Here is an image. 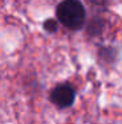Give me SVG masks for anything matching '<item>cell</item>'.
<instances>
[{
	"label": "cell",
	"mask_w": 122,
	"mask_h": 124,
	"mask_svg": "<svg viewBox=\"0 0 122 124\" xmlns=\"http://www.w3.org/2000/svg\"><path fill=\"white\" fill-rule=\"evenodd\" d=\"M57 17L66 28L79 29L85 20V9L79 0H64L57 8Z\"/></svg>",
	"instance_id": "obj_1"
},
{
	"label": "cell",
	"mask_w": 122,
	"mask_h": 124,
	"mask_svg": "<svg viewBox=\"0 0 122 124\" xmlns=\"http://www.w3.org/2000/svg\"><path fill=\"white\" fill-rule=\"evenodd\" d=\"M51 102L59 108H67L72 104L75 99V91L70 85L57 86L51 93Z\"/></svg>",
	"instance_id": "obj_2"
},
{
	"label": "cell",
	"mask_w": 122,
	"mask_h": 124,
	"mask_svg": "<svg viewBox=\"0 0 122 124\" xmlns=\"http://www.w3.org/2000/svg\"><path fill=\"white\" fill-rule=\"evenodd\" d=\"M43 26H45V29L47 32H55L57 28H58V23L55 21V20H47Z\"/></svg>",
	"instance_id": "obj_3"
},
{
	"label": "cell",
	"mask_w": 122,
	"mask_h": 124,
	"mask_svg": "<svg viewBox=\"0 0 122 124\" xmlns=\"http://www.w3.org/2000/svg\"><path fill=\"white\" fill-rule=\"evenodd\" d=\"M88 1L92 3V4H96V5H105L109 0H88Z\"/></svg>",
	"instance_id": "obj_4"
}]
</instances>
